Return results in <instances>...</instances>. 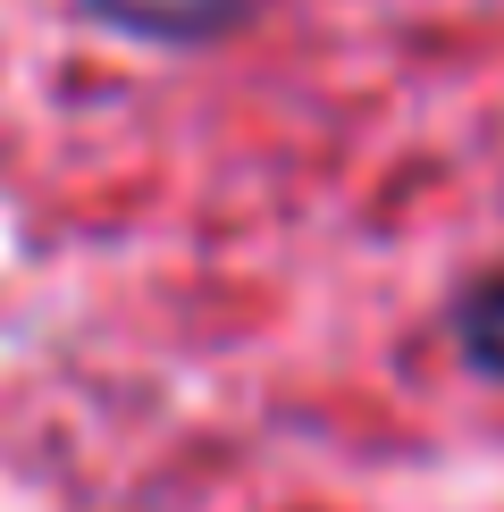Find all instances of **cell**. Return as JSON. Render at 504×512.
<instances>
[{
    "mask_svg": "<svg viewBox=\"0 0 504 512\" xmlns=\"http://www.w3.org/2000/svg\"><path fill=\"white\" fill-rule=\"evenodd\" d=\"M93 9L143 42H219L252 0H93Z\"/></svg>",
    "mask_w": 504,
    "mask_h": 512,
    "instance_id": "obj_1",
    "label": "cell"
},
{
    "mask_svg": "<svg viewBox=\"0 0 504 512\" xmlns=\"http://www.w3.org/2000/svg\"><path fill=\"white\" fill-rule=\"evenodd\" d=\"M454 336H462V353H471L479 370H496V378H504V277H479V286L462 294Z\"/></svg>",
    "mask_w": 504,
    "mask_h": 512,
    "instance_id": "obj_2",
    "label": "cell"
}]
</instances>
